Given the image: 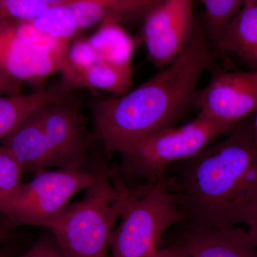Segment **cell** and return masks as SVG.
<instances>
[{
    "instance_id": "obj_1",
    "label": "cell",
    "mask_w": 257,
    "mask_h": 257,
    "mask_svg": "<svg viewBox=\"0 0 257 257\" xmlns=\"http://www.w3.org/2000/svg\"><path fill=\"white\" fill-rule=\"evenodd\" d=\"M252 119L250 115L223 141L175 164V176L167 177L187 226L232 229L257 217Z\"/></svg>"
},
{
    "instance_id": "obj_2",
    "label": "cell",
    "mask_w": 257,
    "mask_h": 257,
    "mask_svg": "<svg viewBox=\"0 0 257 257\" xmlns=\"http://www.w3.org/2000/svg\"><path fill=\"white\" fill-rule=\"evenodd\" d=\"M207 32L196 29L188 46L146 82L96 102V137L108 152L122 153L163 128L174 126L192 105L200 77L212 62Z\"/></svg>"
},
{
    "instance_id": "obj_3",
    "label": "cell",
    "mask_w": 257,
    "mask_h": 257,
    "mask_svg": "<svg viewBox=\"0 0 257 257\" xmlns=\"http://www.w3.org/2000/svg\"><path fill=\"white\" fill-rule=\"evenodd\" d=\"M109 169L79 202L69 204L42 227L52 233L67 257H107L111 234L130 188Z\"/></svg>"
},
{
    "instance_id": "obj_4",
    "label": "cell",
    "mask_w": 257,
    "mask_h": 257,
    "mask_svg": "<svg viewBox=\"0 0 257 257\" xmlns=\"http://www.w3.org/2000/svg\"><path fill=\"white\" fill-rule=\"evenodd\" d=\"M87 40L69 48L60 72L68 88H92L121 95L133 84L134 42L115 19L108 17Z\"/></svg>"
},
{
    "instance_id": "obj_5",
    "label": "cell",
    "mask_w": 257,
    "mask_h": 257,
    "mask_svg": "<svg viewBox=\"0 0 257 257\" xmlns=\"http://www.w3.org/2000/svg\"><path fill=\"white\" fill-rule=\"evenodd\" d=\"M120 224L111 236V257H150L183 215L167 177L130 188Z\"/></svg>"
},
{
    "instance_id": "obj_6",
    "label": "cell",
    "mask_w": 257,
    "mask_h": 257,
    "mask_svg": "<svg viewBox=\"0 0 257 257\" xmlns=\"http://www.w3.org/2000/svg\"><path fill=\"white\" fill-rule=\"evenodd\" d=\"M234 127L199 114L188 124L160 130L120 154L123 167L147 182H155L164 178L172 166L195 156Z\"/></svg>"
},
{
    "instance_id": "obj_7",
    "label": "cell",
    "mask_w": 257,
    "mask_h": 257,
    "mask_svg": "<svg viewBox=\"0 0 257 257\" xmlns=\"http://www.w3.org/2000/svg\"><path fill=\"white\" fill-rule=\"evenodd\" d=\"M101 170L59 169L35 174L30 182L20 184L5 206L2 214L12 226L43 225L69 205L77 193L87 190L100 175Z\"/></svg>"
},
{
    "instance_id": "obj_8",
    "label": "cell",
    "mask_w": 257,
    "mask_h": 257,
    "mask_svg": "<svg viewBox=\"0 0 257 257\" xmlns=\"http://www.w3.org/2000/svg\"><path fill=\"white\" fill-rule=\"evenodd\" d=\"M30 22L0 20V71L17 80L34 81L60 72L69 48Z\"/></svg>"
},
{
    "instance_id": "obj_9",
    "label": "cell",
    "mask_w": 257,
    "mask_h": 257,
    "mask_svg": "<svg viewBox=\"0 0 257 257\" xmlns=\"http://www.w3.org/2000/svg\"><path fill=\"white\" fill-rule=\"evenodd\" d=\"M195 31L192 0H164L144 22L149 58L159 69L164 68L187 48Z\"/></svg>"
},
{
    "instance_id": "obj_10",
    "label": "cell",
    "mask_w": 257,
    "mask_h": 257,
    "mask_svg": "<svg viewBox=\"0 0 257 257\" xmlns=\"http://www.w3.org/2000/svg\"><path fill=\"white\" fill-rule=\"evenodd\" d=\"M194 106L199 114L236 126L257 110V69L217 72L198 91Z\"/></svg>"
},
{
    "instance_id": "obj_11",
    "label": "cell",
    "mask_w": 257,
    "mask_h": 257,
    "mask_svg": "<svg viewBox=\"0 0 257 257\" xmlns=\"http://www.w3.org/2000/svg\"><path fill=\"white\" fill-rule=\"evenodd\" d=\"M38 115L54 167L81 170L88 145L79 124V102L50 104L39 109Z\"/></svg>"
},
{
    "instance_id": "obj_12",
    "label": "cell",
    "mask_w": 257,
    "mask_h": 257,
    "mask_svg": "<svg viewBox=\"0 0 257 257\" xmlns=\"http://www.w3.org/2000/svg\"><path fill=\"white\" fill-rule=\"evenodd\" d=\"M187 229L179 244L188 257H257V248L242 228Z\"/></svg>"
},
{
    "instance_id": "obj_13",
    "label": "cell",
    "mask_w": 257,
    "mask_h": 257,
    "mask_svg": "<svg viewBox=\"0 0 257 257\" xmlns=\"http://www.w3.org/2000/svg\"><path fill=\"white\" fill-rule=\"evenodd\" d=\"M38 110L0 140L2 145L8 147L18 159L23 172H34L35 175L54 167Z\"/></svg>"
},
{
    "instance_id": "obj_14",
    "label": "cell",
    "mask_w": 257,
    "mask_h": 257,
    "mask_svg": "<svg viewBox=\"0 0 257 257\" xmlns=\"http://www.w3.org/2000/svg\"><path fill=\"white\" fill-rule=\"evenodd\" d=\"M218 50L234 55L250 69H257V0H244L214 42Z\"/></svg>"
},
{
    "instance_id": "obj_15",
    "label": "cell",
    "mask_w": 257,
    "mask_h": 257,
    "mask_svg": "<svg viewBox=\"0 0 257 257\" xmlns=\"http://www.w3.org/2000/svg\"><path fill=\"white\" fill-rule=\"evenodd\" d=\"M67 99L65 92L57 87L42 89L30 94L0 96V140L32 113Z\"/></svg>"
},
{
    "instance_id": "obj_16",
    "label": "cell",
    "mask_w": 257,
    "mask_h": 257,
    "mask_svg": "<svg viewBox=\"0 0 257 257\" xmlns=\"http://www.w3.org/2000/svg\"><path fill=\"white\" fill-rule=\"evenodd\" d=\"M30 23L45 35L67 41L79 30L73 13L67 5L49 7Z\"/></svg>"
},
{
    "instance_id": "obj_17",
    "label": "cell",
    "mask_w": 257,
    "mask_h": 257,
    "mask_svg": "<svg viewBox=\"0 0 257 257\" xmlns=\"http://www.w3.org/2000/svg\"><path fill=\"white\" fill-rule=\"evenodd\" d=\"M206 16V32L213 44L237 13L244 0H200Z\"/></svg>"
},
{
    "instance_id": "obj_18",
    "label": "cell",
    "mask_w": 257,
    "mask_h": 257,
    "mask_svg": "<svg viewBox=\"0 0 257 257\" xmlns=\"http://www.w3.org/2000/svg\"><path fill=\"white\" fill-rule=\"evenodd\" d=\"M23 168L8 147L0 145V214L20 185Z\"/></svg>"
},
{
    "instance_id": "obj_19",
    "label": "cell",
    "mask_w": 257,
    "mask_h": 257,
    "mask_svg": "<svg viewBox=\"0 0 257 257\" xmlns=\"http://www.w3.org/2000/svg\"><path fill=\"white\" fill-rule=\"evenodd\" d=\"M48 8L37 0H0V20L30 22Z\"/></svg>"
},
{
    "instance_id": "obj_20",
    "label": "cell",
    "mask_w": 257,
    "mask_h": 257,
    "mask_svg": "<svg viewBox=\"0 0 257 257\" xmlns=\"http://www.w3.org/2000/svg\"><path fill=\"white\" fill-rule=\"evenodd\" d=\"M67 5L73 13L79 30L92 26L107 15L105 8L92 0H74Z\"/></svg>"
},
{
    "instance_id": "obj_21",
    "label": "cell",
    "mask_w": 257,
    "mask_h": 257,
    "mask_svg": "<svg viewBox=\"0 0 257 257\" xmlns=\"http://www.w3.org/2000/svg\"><path fill=\"white\" fill-rule=\"evenodd\" d=\"M19 257H67L52 233L42 235L27 252Z\"/></svg>"
},
{
    "instance_id": "obj_22",
    "label": "cell",
    "mask_w": 257,
    "mask_h": 257,
    "mask_svg": "<svg viewBox=\"0 0 257 257\" xmlns=\"http://www.w3.org/2000/svg\"><path fill=\"white\" fill-rule=\"evenodd\" d=\"M150 257H188V255L183 246L179 243L171 247L158 249Z\"/></svg>"
},
{
    "instance_id": "obj_23",
    "label": "cell",
    "mask_w": 257,
    "mask_h": 257,
    "mask_svg": "<svg viewBox=\"0 0 257 257\" xmlns=\"http://www.w3.org/2000/svg\"><path fill=\"white\" fill-rule=\"evenodd\" d=\"M13 79L0 71V94L8 95L20 94L18 87L13 83Z\"/></svg>"
},
{
    "instance_id": "obj_24",
    "label": "cell",
    "mask_w": 257,
    "mask_h": 257,
    "mask_svg": "<svg viewBox=\"0 0 257 257\" xmlns=\"http://www.w3.org/2000/svg\"><path fill=\"white\" fill-rule=\"evenodd\" d=\"M246 232L251 243L257 248V217L248 225Z\"/></svg>"
},
{
    "instance_id": "obj_25",
    "label": "cell",
    "mask_w": 257,
    "mask_h": 257,
    "mask_svg": "<svg viewBox=\"0 0 257 257\" xmlns=\"http://www.w3.org/2000/svg\"><path fill=\"white\" fill-rule=\"evenodd\" d=\"M12 226H13L8 221L5 223L0 222V243L9 237Z\"/></svg>"
},
{
    "instance_id": "obj_26",
    "label": "cell",
    "mask_w": 257,
    "mask_h": 257,
    "mask_svg": "<svg viewBox=\"0 0 257 257\" xmlns=\"http://www.w3.org/2000/svg\"><path fill=\"white\" fill-rule=\"evenodd\" d=\"M92 1L96 2V3L101 5V6L104 7L106 10V13L109 14V11H110L111 8H112L116 3H119V2L122 1V0H92Z\"/></svg>"
},
{
    "instance_id": "obj_27",
    "label": "cell",
    "mask_w": 257,
    "mask_h": 257,
    "mask_svg": "<svg viewBox=\"0 0 257 257\" xmlns=\"http://www.w3.org/2000/svg\"><path fill=\"white\" fill-rule=\"evenodd\" d=\"M43 4L47 5L49 7L58 6V5H67L72 3L74 0H37Z\"/></svg>"
},
{
    "instance_id": "obj_28",
    "label": "cell",
    "mask_w": 257,
    "mask_h": 257,
    "mask_svg": "<svg viewBox=\"0 0 257 257\" xmlns=\"http://www.w3.org/2000/svg\"><path fill=\"white\" fill-rule=\"evenodd\" d=\"M252 133L253 140H254L255 145L257 147V110L255 111L254 114L253 115Z\"/></svg>"
},
{
    "instance_id": "obj_29",
    "label": "cell",
    "mask_w": 257,
    "mask_h": 257,
    "mask_svg": "<svg viewBox=\"0 0 257 257\" xmlns=\"http://www.w3.org/2000/svg\"><path fill=\"white\" fill-rule=\"evenodd\" d=\"M10 250L6 248H0V257H10Z\"/></svg>"
}]
</instances>
